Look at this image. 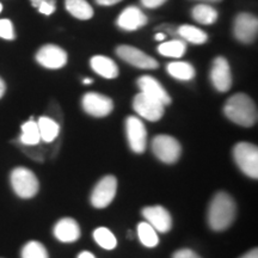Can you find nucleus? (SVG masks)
<instances>
[{
  "label": "nucleus",
  "instance_id": "obj_1",
  "mask_svg": "<svg viewBox=\"0 0 258 258\" xmlns=\"http://www.w3.org/2000/svg\"><path fill=\"white\" fill-rule=\"evenodd\" d=\"M226 117L241 127H252L256 124L258 114L252 99L245 93H235L227 99L224 106Z\"/></svg>",
  "mask_w": 258,
  "mask_h": 258
},
{
  "label": "nucleus",
  "instance_id": "obj_26",
  "mask_svg": "<svg viewBox=\"0 0 258 258\" xmlns=\"http://www.w3.org/2000/svg\"><path fill=\"white\" fill-rule=\"evenodd\" d=\"M186 44L183 40H171L163 42L159 47H158V51L159 54L167 57H182L185 54Z\"/></svg>",
  "mask_w": 258,
  "mask_h": 258
},
{
  "label": "nucleus",
  "instance_id": "obj_35",
  "mask_svg": "<svg viewBox=\"0 0 258 258\" xmlns=\"http://www.w3.org/2000/svg\"><path fill=\"white\" fill-rule=\"evenodd\" d=\"M6 92V84L4 80H3L2 77H0V98H3V96L5 95Z\"/></svg>",
  "mask_w": 258,
  "mask_h": 258
},
{
  "label": "nucleus",
  "instance_id": "obj_29",
  "mask_svg": "<svg viewBox=\"0 0 258 258\" xmlns=\"http://www.w3.org/2000/svg\"><path fill=\"white\" fill-rule=\"evenodd\" d=\"M0 38L12 41L16 38L15 28L12 22L8 18L0 19Z\"/></svg>",
  "mask_w": 258,
  "mask_h": 258
},
{
  "label": "nucleus",
  "instance_id": "obj_6",
  "mask_svg": "<svg viewBox=\"0 0 258 258\" xmlns=\"http://www.w3.org/2000/svg\"><path fill=\"white\" fill-rule=\"evenodd\" d=\"M133 108L139 116L151 122L159 121L165 112V105L163 103L158 102L157 99L143 92L138 93L134 97Z\"/></svg>",
  "mask_w": 258,
  "mask_h": 258
},
{
  "label": "nucleus",
  "instance_id": "obj_16",
  "mask_svg": "<svg viewBox=\"0 0 258 258\" xmlns=\"http://www.w3.org/2000/svg\"><path fill=\"white\" fill-rule=\"evenodd\" d=\"M148 19L146 15L137 6H128L117 18V25L127 31H134L145 27Z\"/></svg>",
  "mask_w": 258,
  "mask_h": 258
},
{
  "label": "nucleus",
  "instance_id": "obj_41",
  "mask_svg": "<svg viewBox=\"0 0 258 258\" xmlns=\"http://www.w3.org/2000/svg\"><path fill=\"white\" fill-rule=\"evenodd\" d=\"M2 11H3V5H2V3H0V14H2Z\"/></svg>",
  "mask_w": 258,
  "mask_h": 258
},
{
  "label": "nucleus",
  "instance_id": "obj_23",
  "mask_svg": "<svg viewBox=\"0 0 258 258\" xmlns=\"http://www.w3.org/2000/svg\"><path fill=\"white\" fill-rule=\"evenodd\" d=\"M177 34L183 38V41L192 44H203L208 40V35L194 25H182L177 29Z\"/></svg>",
  "mask_w": 258,
  "mask_h": 258
},
{
  "label": "nucleus",
  "instance_id": "obj_32",
  "mask_svg": "<svg viewBox=\"0 0 258 258\" xmlns=\"http://www.w3.org/2000/svg\"><path fill=\"white\" fill-rule=\"evenodd\" d=\"M167 0H141V4H143L146 9H157L165 4Z\"/></svg>",
  "mask_w": 258,
  "mask_h": 258
},
{
  "label": "nucleus",
  "instance_id": "obj_34",
  "mask_svg": "<svg viewBox=\"0 0 258 258\" xmlns=\"http://www.w3.org/2000/svg\"><path fill=\"white\" fill-rule=\"evenodd\" d=\"M240 258H258V250L257 249L250 250L249 252L243 254Z\"/></svg>",
  "mask_w": 258,
  "mask_h": 258
},
{
  "label": "nucleus",
  "instance_id": "obj_21",
  "mask_svg": "<svg viewBox=\"0 0 258 258\" xmlns=\"http://www.w3.org/2000/svg\"><path fill=\"white\" fill-rule=\"evenodd\" d=\"M22 133L19 137V143L23 146H37L41 143L40 129H38L37 122L29 120L22 124Z\"/></svg>",
  "mask_w": 258,
  "mask_h": 258
},
{
  "label": "nucleus",
  "instance_id": "obj_25",
  "mask_svg": "<svg viewBox=\"0 0 258 258\" xmlns=\"http://www.w3.org/2000/svg\"><path fill=\"white\" fill-rule=\"evenodd\" d=\"M137 233L139 240L146 247H156L159 244V237L158 232L148 224L147 221L140 222L137 227Z\"/></svg>",
  "mask_w": 258,
  "mask_h": 258
},
{
  "label": "nucleus",
  "instance_id": "obj_10",
  "mask_svg": "<svg viewBox=\"0 0 258 258\" xmlns=\"http://www.w3.org/2000/svg\"><path fill=\"white\" fill-rule=\"evenodd\" d=\"M82 105L85 112L93 117H105L110 115L114 109V103L111 98L97 92L85 93L82 99Z\"/></svg>",
  "mask_w": 258,
  "mask_h": 258
},
{
  "label": "nucleus",
  "instance_id": "obj_2",
  "mask_svg": "<svg viewBox=\"0 0 258 258\" xmlns=\"http://www.w3.org/2000/svg\"><path fill=\"white\" fill-rule=\"evenodd\" d=\"M235 219V202L227 192L220 191L213 198L208 208V224L213 231H224Z\"/></svg>",
  "mask_w": 258,
  "mask_h": 258
},
{
  "label": "nucleus",
  "instance_id": "obj_39",
  "mask_svg": "<svg viewBox=\"0 0 258 258\" xmlns=\"http://www.w3.org/2000/svg\"><path fill=\"white\" fill-rule=\"evenodd\" d=\"M83 83L85 84V85H89V84H92L93 83V80L90 79V78H85V79H83Z\"/></svg>",
  "mask_w": 258,
  "mask_h": 258
},
{
  "label": "nucleus",
  "instance_id": "obj_3",
  "mask_svg": "<svg viewBox=\"0 0 258 258\" xmlns=\"http://www.w3.org/2000/svg\"><path fill=\"white\" fill-rule=\"evenodd\" d=\"M10 180L15 194L21 199L34 198L40 189V182L36 175L27 167L19 166L12 170Z\"/></svg>",
  "mask_w": 258,
  "mask_h": 258
},
{
  "label": "nucleus",
  "instance_id": "obj_11",
  "mask_svg": "<svg viewBox=\"0 0 258 258\" xmlns=\"http://www.w3.org/2000/svg\"><path fill=\"white\" fill-rule=\"evenodd\" d=\"M234 36L241 43H252L257 38L258 34V21L256 16L246 14H239L235 17L234 28H233Z\"/></svg>",
  "mask_w": 258,
  "mask_h": 258
},
{
  "label": "nucleus",
  "instance_id": "obj_7",
  "mask_svg": "<svg viewBox=\"0 0 258 258\" xmlns=\"http://www.w3.org/2000/svg\"><path fill=\"white\" fill-rule=\"evenodd\" d=\"M125 133L132 151L135 153L145 152L147 147V132L143 121L137 116H128L125 120Z\"/></svg>",
  "mask_w": 258,
  "mask_h": 258
},
{
  "label": "nucleus",
  "instance_id": "obj_8",
  "mask_svg": "<svg viewBox=\"0 0 258 258\" xmlns=\"http://www.w3.org/2000/svg\"><path fill=\"white\" fill-rule=\"evenodd\" d=\"M116 54L117 56L125 62L132 64V66L137 67L141 70H156L159 67L158 61L154 57L147 55L143 50L138 49V48L132 46H118L116 48Z\"/></svg>",
  "mask_w": 258,
  "mask_h": 258
},
{
  "label": "nucleus",
  "instance_id": "obj_28",
  "mask_svg": "<svg viewBox=\"0 0 258 258\" xmlns=\"http://www.w3.org/2000/svg\"><path fill=\"white\" fill-rule=\"evenodd\" d=\"M22 258H49L48 251L43 244L37 240H30L24 245L21 252Z\"/></svg>",
  "mask_w": 258,
  "mask_h": 258
},
{
  "label": "nucleus",
  "instance_id": "obj_5",
  "mask_svg": "<svg viewBox=\"0 0 258 258\" xmlns=\"http://www.w3.org/2000/svg\"><path fill=\"white\" fill-rule=\"evenodd\" d=\"M154 156L165 164H173L179 159L182 147L180 144L171 135H157L152 141Z\"/></svg>",
  "mask_w": 258,
  "mask_h": 258
},
{
  "label": "nucleus",
  "instance_id": "obj_4",
  "mask_svg": "<svg viewBox=\"0 0 258 258\" xmlns=\"http://www.w3.org/2000/svg\"><path fill=\"white\" fill-rule=\"evenodd\" d=\"M235 163L244 175L258 178V148L250 143H239L233 148Z\"/></svg>",
  "mask_w": 258,
  "mask_h": 258
},
{
  "label": "nucleus",
  "instance_id": "obj_38",
  "mask_svg": "<svg viewBox=\"0 0 258 258\" xmlns=\"http://www.w3.org/2000/svg\"><path fill=\"white\" fill-rule=\"evenodd\" d=\"M42 2H43V0H30L31 5L35 6V8H38V6H40V4H41Z\"/></svg>",
  "mask_w": 258,
  "mask_h": 258
},
{
  "label": "nucleus",
  "instance_id": "obj_19",
  "mask_svg": "<svg viewBox=\"0 0 258 258\" xmlns=\"http://www.w3.org/2000/svg\"><path fill=\"white\" fill-rule=\"evenodd\" d=\"M37 125L40 129L41 141L50 144L59 137L60 124L53 118L48 117V116H41L37 121Z\"/></svg>",
  "mask_w": 258,
  "mask_h": 258
},
{
  "label": "nucleus",
  "instance_id": "obj_36",
  "mask_svg": "<svg viewBox=\"0 0 258 258\" xmlns=\"http://www.w3.org/2000/svg\"><path fill=\"white\" fill-rule=\"evenodd\" d=\"M78 258H96L95 254L90 252V251H83L78 254Z\"/></svg>",
  "mask_w": 258,
  "mask_h": 258
},
{
  "label": "nucleus",
  "instance_id": "obj_15",
  "mask_svg": "<svg viewBox=\"0 0 258 258\" xmlns=\"http://www.w3.org/2000/svg\"><path fill=\"white\" fill-rule=\"evenodd\" d=\"M138 86L140 89V92L145 95L152 97L157 99L158 102L163 103L164 105H169L171 103V97L164 86L158 82L156 78L151 76H143L138 79Z\"/></svg>",
  "mask_w": 258,
  "mask_h": 258
},
{
  "label": "nucleus",
  "instance_id": "obj_40",
  "mask_svg": "<svg viewBox=\"0 0 258 258\" xmlns=\"http://www.w3.org/2000/svg\"><path fill=\"white\" fill-rule=\"evenodd\" d=\"M206 2H211V3H217V2H221V0H206Z\"/></svg>",
  "mask_w": 258,
  "mask_h": 258
},
{
  "label": "nucleus",
  "instance_id": "obj_27",
  "mask_svg": "<svg viewBox=\"0 0 258 258\" xmlns=\"http://www.w3.org/2000/svg\"><path fill=\"white\" fill-rule=\"evenodd\" d=\"M93 239L104 250H114L117 246V239L114 233L106 227L96 228L93 232Z\"/></svg>",
  "mask_w": 258,
  "mask_h": 258
},
{
  "label": "nucleus",
  "instance_id": "obj_9",
  "mask_svg": "<svg viewBox=\"0 0 258 258\" xmlns=\"http://www.w3.org/2000/svg\"><path fill=\"white\" fill-rule=\"evenodd\" d=\"M117 191V179L112 175H108L99 180L93 189L91 203L96 208H105L114 200Z\"/></svg>",
  "mask_w": 258,
  "mask_h": 258
},
{
  "label": "nucleus",
  "instance_id": "obj_14",
  "mask_svg": "<svg viewBox=\"0 0 258 258\" xmlns=\"http://www.w3.org/2000/svg\"><path fill=\"white\" fill-rule=\"evenodd\" d=\"M143 217L157 232L166 233L171 230L172 219L170 213L161 206H151L143 209Z\"/></svg>",
  "mask_w": 258,
  "mask_h": 258
},
{
  "label": "nucleus",
  "instance_id": "obj_30",
  "mask_svg": "<svg viewBox=\"0 0 258 258\" xmlns=\"http://www.w3.org/2000/svg\"><path fill=\"white\" fill-rule=\"evenodd\" d=\"M37 9L41 14L46 16L54 14L56 10V0H43Z\"/></svg>",
  "mask_w": 258,
  "mask_h": 258
},
{
  "label": "nucleus",
  "instance_id": "obj_17",
  "mask_svg": "<svg viewBox=\"0 0 258 258\" xmlns=\"http://www.w3.org/2000/svg\"><path fill=\"white\" fill-rule=\"evenodd\" d=\"M54 235L61 243H74L80 238V227L74 219L63 218L54 226Z\"/></svg>",
  "mask_w": 258,
  "mask_h": 258
},
{
  "label": "nucleus",
  "instance_id": "obj_33",
  "mask_svg": "<svg viewBox=\"0 0 258 258\" xmlns=\"http://www.w3.org/2000/svg\"><path fill=\"white\" fill-rule=\"evenodd\" d=\"M120 2H122V0H96L97 4L102 6H111V5L118 4Z\"/></svg>",
  "mask_w": 258,
  "mask_h": 258
},
{
  "label": "nucleus",
  "instance_id": "obj_31",
  "mask_svg": "<svg viewBox=\"0 0 258 258\" xmlns=\"http://www.w3.org/2000/svg\"><path fill=\"white\" fill-rule=\"evenodd\" d=\"M172 258H201V257H200L196 252H194L192 250L182 249V250L176 251V252L173 253Z\"/></svg>",
  "mask_w": 258,
  "mask_h": 258
},
{
  "label": "nucleus",
  "instance_id": "obj_20",
  "mask_svg": "<svg viewBox=\"0 0 258 258\" xmlns=\"http://www.w3.org/2000/svg\"><path fill=\"white\" fill-rule=\"evenodd\" d=\"M166 71L172 78L182 80V82H189V80L194 79L196 74L192 64L185 62V61H173V62H170L166 66Z\"/></svg>",
  "mask_w": 258,
  "mask_h": 258
},
{
  "label": "nucleus",
  "instance_id": "obj_12",
  "mask_svg": "<svg viewBox=\"0 0 258 258\" xmlns=\"http://www.w3.org/2000/svg\"><path fill=\"white\" fill-rule=\"evenodd\" d=\"M36 61L44 69L59 70L67 63V53L55 44H46L38 49Z\"/></svg>",
  "mask_w": 258,
  "mask_h": 258
},
{
  "label": "nucleus",
  "instance_id": "obj_18",
  "mask_svg": "<svg viewBox=\"0 0 258 258\" xmlns=\"http://www.w3.org/2000/svg\"><path fill=\"white\" fill-rule=\"evenodd\" d=\"M91 69L105 79H115L118 77V67L114 60L104 55H96L90 60Z\"/></svg>",
  "mask_w": 258,
  "mask_h": 258
},
{
  "label": "nucleus",
  "instance_id": "obj_22",
  "mask_svg": "<svg viewBox=\"0 0 258 258\" xmlns=\"http://www.w3.org/2000/svg\"><path fill=\"white\" fill-rule=\"evenodd\" d=\"M64 6L73 17L82 21H88L93 17L92 6L86 0H66Z\"/></svg>",
  "mask_w": 258,
  "mask_h": 258
},
{
  "label": "nucleus",
  "instance_id": "obj_37",
  "mask_svg": "<svg viewBox=\"0 0 258 258\" xmlns=\"http://www.w3.org/2000/svg\"><path fill=\"white\" fill-rule=\"evenodd\" d=\"M157 41H163L164 38H165V34H163V32H158V34L154 36Z\"/></svg>",
  "mask_w": 258,
  "mask_h": 258
},
{
  "label": "nucleus",
  "instance_id": "obj_24",
  "mask_svg": "<svg viewBox=\"0 0 258 258\" xmlns=\"http://www.w3.org/2000/svg\"><path fill=\"white\" fill-rule=\"evenodd\" d=\"M192 18L199 23L205 25H211L215 23L218 19V11L211 5L200 4L196 5L191 11Z\"/></svg>",
  "mask_w": 258,
  "mask_h": 258
},
{
  "label": "nucleus",
  "instance_id": "obj_13",
  "mask_svg": "<svg viewBox=\"0 0 258 258\" xmlns=\"http://www.w3.org/2000/svg\"><path fill=\"white\" fill-rule=\"evenodd\" d=\"M211 80L213 86L219 92H227L232 88V73L228 61L222 56H218L213 61L211 70Z\"/></svg>",
  "mask_w": 258,
  "mask_h": 258
}]
</instances>
